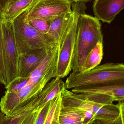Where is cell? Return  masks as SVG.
I'll return each instance as SVG.
<instances>
[{
    "label": "cell",
    "instance_id": "cell-1",
    "mask_svg": "<svg viewBox=\"0 0 124 124\" xmlns=\"http://www.w3.org/2000/svg\"><path fill=\"white\" fill-rule=\"evenodd\" d=\"M61 106L92 112L95 120L113 121L120 115L118 104L113 98L101 94H76L65 89L61 93Z\"/></svg>",
    "mask_w": 124,
    "mask_h": 124
},
{
    "label": "cell",
    "instance_id": "cell-2",
    "mask_svg": "<svg viewBox=\"0 0 124 124\" xmlns=\"http://www.w3.org/2000/svg\"><path fill=\"white\" fill-rule=\"evenodd\" d=\"M103 43L102 25L95 17L82 13L78 19L71 70L82 73L90 52L98 42Z\"/></svg>",
    "mask_w": 124,
    "mask_h": 124
},
{
    "label": "cell",
    "instance_id": "cell-3",
    "mask_svg": "<svg viewBox=\"0 0 124 124\" xmlns=\"http://www.w3.org/2000/svg\"><path fill=\"white\" fill-rule=\"evenodd\" d=\"M27 11L12 21L15 40L19 56H24L41 50H50L58 44L49 33L36 30L25 21Z\"/></svg>",
    "mask_w": 124,
    "mask_h": 124
},
{
    "label": "cell",
    "instance_id": "cell-4",
    "mask_svg": "<svg viewBox=\"0 0 124 124\" xmlns=\"http://www.w3.org/2000/svg\"><path fill=\"white\" fill-rule=\"evenodd\" d=\"M71 16L62 30L58 41L59 52L55 77L61 79L67 76L71 71L78 19L87 8L83 3H71Z\"/></svg>",
    "mask_w": 124,
    "mask_h": 124
},
{
    "label": "cell",
    "instance_id": "cell-5",
    "mask_svg": "<svg viewBox=\"0 0 124 124\" xmlns=\"http://www.w3.org/2000/svg\"><path fill=\"white\" fill-rule=\"evenodd\" d=\"M123 82L124 63L108 62L99 65L84 73L72 72L66 79L65 87L67 89H71L81 86Z\"/></svg>",
    "mask_w": 124,
    "mask_h": 124
},
{
    "label": "cell",
    "instance_id": "cell-6",
    "mask_svg": "<svg viewBox=\"0 0 124 124\" xmlns=\"http://www.w3.org/2000/svg\"><path fill=\"white\" fill-rule=\"evenodd\" d=\"M41 84L27 83L22 89L17 92L6 91L0 102L1 111L9 116L30 104L44 87Z\"/></svg>",
    "mask_w": 124,
    "mask_h": 124
},
{
    "label": "cell",
    "instance_id": "cell-7",
    "mask_svg": "<svg viewBox=\"0 0 124 124\" xmlns=\"http://www.w3.org/2000/svg\"><path fill=\"white\" fill-rule=\"evenodd\" d=\"M72 11L71 4L65 0H36L26 11L25 21L38 18L52 20Z\"/></svg>",
    "mask_w": 124,
    "mask_h": 124
},
{
    "label": "cell",
    "instance_id": "cell-8",
    "mask_svg": "<svg viewBox=\"0 0 124 124\" xmlns=\"http://www.w3.org/2000/svg\"><path fill=\"white\" fill-rule=\"evenodd\" d=\"M4 49V62L7 85L17 76V61L19 55L15 40L12 22L2 23Z\"/></svg>",
    "mask_w": 124,
    "mask_h": 124
},
{
    "label": "cell",
    "instance_id": "cell-9",
    "mask_svg": "<svg viewBox=\"0 0 124 124\" xmlns=\"http://www.w3.org/2000/svg\"><path fill=\"white\" fill-rule=\"evenodd\" d=\"M71 91L76 94L96 93L105 95L112 97L114 101H124V82L81 86L73 88Z\"/></svg>",
    "mask_w": 124,
    "mask_h": 124
},
{
    "label": "cell",
    "instance_id": "cell-10",
    "mask_svg": "<svg viewBox=\"0 0 124 124\" xmlns=\"http://www.w3.org/2000/svg\"><path fill=\"white\" fill-rule=\"evenodd\" d=\"M124 7V0H95L93 11L98 20L110 24Z\"/></svg>",
    "mask_w": 124,
    "mask_h": 124
},
{
    "label": "cell",
    "instance_id": "cell-11",
    "mask_svg": "<svg viewBox=\"0 0 124 124\" xmlns=\"http://www.w3.org/2000/svg\"><path fill=\"white\" fill-rule=\"evenodd\" d=\"M65 89V82L62 79L55 77L46 85L36 98L28 106L33 110L40 109L62 93Z\"/></svg>",
    "mask_w": 124,
    "mask_h": 124
},
{
    "label": "cell",
    "instance_id": "cell-12",
    "mask_svg": "<svg viewBox=\"0 0 124 124\" xmlns=\"http://www.w3.org/2000/svg\"><path fill=\"white\" fill-rule=\"evenodd\" d=\"M50 50H39L30 54L19 56L17 77H29L46 57Z\"/></svg>",
    "mask_w": 124,
    "mask_h": 124
},
{
    "label": "cell",
    "instance_id": "cell-13",
    "mask_svg": "<svg viewBox=\"0 0 124 124\" xmlns=\"http://www.w3.org/2000/svg\"><path fill=\"white\" fill-rule=\"evenodd\" d=\"M95 120L94 116L91 111L61 106L59 115L60 124H91Z\"/></svg>",
    "mask_w": 124,
    "mask_h": 124
},
{
    "label": "cell",
    "instance_id": "cell-14",
    "mask_svg": "<svg viewBox=\"0 0 124 124\" xmlns=\"http://www.w3.org/2000/svg\"><path fill=\"white\" fill-rule=\"evenodd\" d=\"M36 0H18L7 8L3 13L4 21L12 22L15 19L33 6Z\"/></svg>",
    "mask_w": 124,
    "mask_h": 124
},
{
    "label": "cell",
    "instance_id": "cell-15",
    "mask_svg": "<svg viewBox=\"0 0 124 124\" xmlns=\"http://www.w3.org/2000/svg\"><path fill=\"white\" fill-rule=\"evenodd\" d=\"M103 54V43L98 42L87 55L82 73L89 71L99 65Z\"/></svg>",
    "mask_w": 124,
    "mask_h": 124
},
{
    "label": "cell",
    "instance_id": "cell-16",
    "mask_svg": "<svg viewBox=\"0 0 124 124\" xmlns=\"http://www.w3.org/2000/svg\"><path fill=\"white\" fill-rule=\"evenodd\" d=\"M72 11L60 15L52 20L48 33L55 38L58 43L60 33L71 16Z\"/></svg>",
    "mask_w": 124,
    "mask_h": 124
},
{
    "label": "cell",
    "instance_id": "cell-17",
    "mask_svg": "<svg viewBox=\"0 0 124 124\" xmlns=\"http://www.w3.org/2000/svg\"><path fill=\"white\" fill-rule=\"evenodd\" d=\"M61 93L52 100L44 124H60L59 122V115L61 108Z\"/></svg>",
    "mask_w": 124,
    "mask_h": 124
},
{
    "label": "cell",
    "instance_id": "cell-18",
    "mask_svg": "<svg viewBox=\"0 0 124 124\" xmlns=\"http://www.w3.org/2000/svg\"><path fill=\"white\" fill-rule=\"evenodd\" d=\"M3 20L2 13L0 11V83L5 86L7 85V82L4 62V43L2 31Z\"/></svg>",
    "mask_w": 124,
    "mask_h": 124
},
{
    "label": "cell",
    "instance_id": "cell-19",
    "mask_svg": "<svg viewBox=\"0 0 124 124\" xmlns=\"http://www.w3.org/2000/svg\"><path fill=\"white\" fill-rule=\"evenodd\" d=\"M29 77H17L5 85L6 91L9 92H17L20 90L27 84Z\"/></svg>",
    "mask_w": 124,
    "mask_h": 124
},
{
    "label": "cell",
    "instance_id": "cell-20",
    "mask_svg": "<svg viewBox=\"0 0 124 124\" xmlns=\"http://www.w3.org/2000/svg\"><path fill=\"white\" fill-rule=\"evenodd\" d=\"M52 20L38 18L31 20L28 22L36 30L44 33H47Z\"/></svg>",
    "mask_w": 124,
    "mask_h": 124
},
{
    "label": "cell",
    "instance_id": "cell-21",
    "mask_svg": "<svg viewBox=\"0 0 124 124\" xmlns=\"http://www.w3.org/2000/svg\"><path fill=\"white\" fill-rule=\"evenodd\" d=\"M52 100L46 103L41 108L38 109V115L34 124H44L50 108Z\"/></svg>",
    "mask_w": 124,
    "mask_h": 124
},
{
    "label": "cell",
    "instance_id": "cell-22",
    "mask_svg": "<svg viewBox=\"0 0 124 124\" xmlns=\"http://www.w3.org/2000/svg\"><path fill=\"white\" fill-rule=\"evenodd\" d=\"M31 111H25L16 115L9 116V118L5 124H20Z\"/></svg>",
    "mask_w": 124,
    "mask_h": 124
},
{
    "label": "cell",
    "instance_id": "cell-23",
    "mask_svg": "<svg viewBox=\"0 0 124 124\" xmlns=\"http://www.w3.org/2000/svg\"><path fill=\"white\" fill-rule=\"evenodd\" d=\"M38 110V109H36L32 111L20 124H34Z\"/></svg>",
    "mask_w": 124,
    "mask_h": 124
},
{
    "label": "cell",
    "instance_id": "cell-24",
    "mask_svg": "<svg viewBox=\"0 0 124 124\" xmlns=\"http://www.w3.org/2000/svg\"><path fill=\"white\" fill-rule=\"evenodd\" d=\"M91 124H124V119L122 118L121 116H119L113 121H105L102 120H95Z\"/></svg>",
    "mask_w": 124,
    "mask_h": 124
},
{
    "label": "cell",
    "instance_id": "cell-25",
    "mask_svg": "<svg viewBox=\"0 0 124 124\" xmlns=\"http://www.w3.org/2000/svg\"><path fill=\"white\" fill-rule=\"evenodd\" d=\"M18 0H0V11L3 13L7 8Z\"/></svg>",
    "mask_w": 124,
    "mask_h": 124
},
{
    "label": "cell",
    "instance_id": "cell-26",
    "mask_svg": "<svg viewBox=\"0 0 124 124\" xmlns=\"http://www.w3.org/2000/svg\"><path fill=\"white\" fill-rule=\"evenodd\" d=\"M9 117L2 112H0V124H5Z\"/></svg>",
    "mask_w": 124,
    "mask_h": 124
},
{
    "label": "cell",
    "instance_id": "cell-27",
    "mask_svg": "<svg viewBox=\"0 0 124 124\" xmlns=\"http://www.w3.org/2000/svg\"><path fill=\"white\" fill-rule=\"evenodd\" d=\"M71 3H85L91 1L92 0H65Z\"/></svg>",
    "mask_w": 124,
    "mask_h": 124
}]
</instances>
